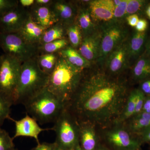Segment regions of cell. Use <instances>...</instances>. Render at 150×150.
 <instances>
[{
  "label": "cell",
  "mask_w": 150,
  "mask_h": 150,
  "mask_svg": "<svg viewBox=\"0 0 150 150\" xmlns=\"http://www.w3.org/2000/svg\"><path fill=\"white\" fill-rule=\"evenodd\" d=\"M129 94L124 85L103 73L86 76L83 72L79 87L66 107L79 123L106 126L118 122Z\"/></svg>",
  "instance_id": "obj_1"
},
{
  "label": "cell",
  "mask_w": 150,
  "mask_h": 150,
  "mask_svg": "<svg viewBox=\"0 0 150 150\" xmlns=\"http://www.w3.org/2000/svg\"><path fill=\"white\" fill-rule=\"evenodd\" d=\"M83 72L59 54L56 67L49 76L46 88L66 106L79 87Z\"/></svg>",
  "instance_id": "obj_2"
},
{
  "label": "cell",
  "mask_w": 150,
  "mask_h": 150,
  "mask_svg": "<svg viewBox=\"0 0 150 150\" xmlns=\"http://www.w3.org/2000/svg\"><path fill=\"white\" fill-rule=\"evenodd\" d=\"M49 76L39 68L36 57L23 63L14 97V105L23 104L46 88Z\"/></svg>",
  "instance_id": "obj_3"
},
{
  "label": "cell",
  "mask_w": 150,
  "mask_h": 150,
  "mask_svg": "<svg viewBox=\"0 0 150 150\" xmlns=\"http://www.w3.org/2000/svg\"><path fill=\"white\" fill-rule=\"evenodd\" d=\"M23 104L26 113L41 124L54 123L66 107V105L46 87Z\"/></svg>",
  "instance_id": "obj_4"
},
{
  "label": "cell",
  "mask_w": 150,
  "mask_h": 150,
  "mask_svg": "<svg viewBox=\"0 0 150 150\" xmlns=\"http://www.w3.org/2000/svg\"><path fill=\"white\" fill-rule=\"evenodd\" d=\"M54 123L52 128L56 137L54 143L62 149L71 150L79 142L77 119L66 106Z\"/></svg>",
  "instance_id": "obj_5"
},
{
  "label": "cell",
  "mask_w": 150,
  "mask_h": 150,
  "mask_svg": "<svg viewBox=\"0 0 150 150\" xmlns=\"http://www.w3.org/2000/svg\"><path fill=\"white\" fill-rule=\"evenodd\" d=\"M38 46L27 43L18 33H0V48L4 54L17 59L22 64L40 55Z\"/></svg>",
  "instance_id": "obj_6"
},
{
  "label": "cell",
  "mask_w": 150,
  "mask_h": 150,
  "mask_svg": "<svg viewBox=\"0 0 150 150\" xmlns=\"http://www.w3.org/2000/svg\"><path fill=\"white\" fill-rule=\"evenodd\" d=\"M1 56L0 91L11 98L14 103V97L22 64L17 59L6 54Z\"/></svg>",
  "instance_id": "obj_7"
},
{
  "label": "cell",
  "mask_w": 150,
  "mask_h": 150,
  "mask_svg": "<svg viewBox=\"0 0 150 150\" xmlns=\"http://www.w3.org/2000/svg\"><path fill=\"white\" fill-rule=\"evenodd\" d=\"M101 32L98 59L103 60L115 47L126 40L127 31L123 25L114 23L107 25Z\"/></svg>",
  "instance_id": "obj_8"
},
{
  "label": "cell",
  "mask_w": 150,
  "mask_h": 150,
  "mask_svg": "<svg viewBox=\"0 0 150 150\" xmlns=\"http://www.w3.org/2000/svg\"><path fill=\"white\" fill-rule=\"evenodd\" d=\"M29 17L28 8H25L18 4L0 17V33L18 32Z\"/></svg>",
  "instance_id": "obj_9"
},
{
  "label": "cell",
  "mask_w": 150,
  "mask_h": 150,
  "mask_svg": "<svg viewBox=\"0 0 150 150\" xmlns=\"http://www.w3.org/2000/svg\"><path fill=\"white\" fill-rule=\"evenodd\" d=\"M9 120L13 122L15 126V132L13 139L19 137H27L33 138L37 142V144H40L39 142V134L44 131L53 130V128H41L38 125L37 121L32 117L26 113L23 118L19 120H16L11 116Z\"/></svg>",
  "instance_id": "obj_10"
},
{
  "label": "cell",
  "mask_w": 150,
  "mask_h": 150,
  "mask_svg": "<svg viewBox=\"0 0 150 150\" xmlns=\"http://www.w3.org/2000/svg\"><path fill=\"white\" fill-rule=\"evenodd\" d=\"M106 137L108 142L118 150H139L142 143L139 137L120 128L110 131Z\"/></svg>",
  "instance_id": "obj_11"
},
{
  "label": "cell",
  "mask_w": 150,
  "mask_h": 150,
  "mask_svg": "<svg viewBox=\"0 0 150 150\" xmlns=\"http://www.w3.org/2000/svg\"><path fill=\"white\" fill-rule=\"evenodd\" d=\"M50 6L57 23L66 27L76 23L77 4L64 0H53Z\"/></svg>",
  "instance_id": "obj_12"
},
{
  "label": "cell",
  "mask_w": 150,
  "mask_h": 150,
  "mask_svg": "<svg viewBox=\"0 0 150 150\" xmlns=\"http://www.w3.org/2000/svg\"><path fill=\"white\" fill-rule=\"evenodd\" d=\"M106 59L107 68L110 73L118 74L122 71L129 60L126 40L115 47Z\"/></svg>",
  "instance_id": "obj_13"
},
{
  "label": "cell",
  "mask_w": 150,
  "mask_h": 150,
  "mask_svg": "<svg viewBox=\"0 0 150 150\" xmlns=\"http://www.w3.org/2000/svg\"><path fill=\"white\" fill-rule=\"evenodd\" d=\"M102 32H94L83 38L77 50L86 60L91 62L99 58Z\"/></svg>",
  "instance_id": "obj_14"
},
{
  "label": "cell",
  "mask_w": 150,
  "mask_h": 150,
  "mask_svg": "<svg viewBox=\"0 0 150 150\" xmlns=\"http://www.w3.org/2000/svg\"><path fill=\"white\" fill-rule=\"evenodd\" d=\"M93 21H110L113 19L115 6L112 0H96L88 2Z\"/></svg>",
  "instance_id": "obj_15"
},
{
  "label": "cell",
  "mask_w": 150,
  "mask_h": 150,
  "mask_svg": "<svg viewBox=\"0 0 150 150\" xmlns=\"http://www.w3.org/2000/svg\"><path fill=\"white\" fill-rule=\"evenodd\" d=\"M28 10L31 19L36 24L45 29L57 23L50 5L40 6L34 4L28 8Z\"/></svg>",
  "instance_id": "obj_16"
},
{
  "label": "cell",
  "mask_w": 150,
  "mask_h": 150,
  "mask_svg": "<svg viewBox=\"0 0 150 150\" xmlns=\"http://www.w3.org/2000/svg\"><path fill=\"white\" fill-rule=\"evenodd\" d=\"M45 29L35 23L30 16L18 33L27 43L39 46Z\"/></svg>",
  "instance_id": "obj_17"
},
{
  "label": "cell",
  "mask_w": 150,
  "mask_h": 150,
  "mask_svg": "<svg viewBox=\"0 0 150 150\" xmlns=\"http://www.w3.org/2000/svg\"><path fill=\"white\" fill-rule=\"evenodd\" d=\"M147 40L146 33L136 31L127 42L129 59H138L142 54Z\"/></svg>",
  "instance_id": "obj_18"
},
{
  "label": "cell",
  "mask_w": 150,
  "mask_h": 150,
  "mask_svg": "<svg viewBox=\"0 0 150 150\" xmlns=\"http://www.w3.org/2000/svg\"><path fill=\"white\" fill-rule=\"evenodd\" d=\"M79 144L83 150H95L96 146L95 133L92 125L79 123Z\"/></svg>",
  "instance_id": "obj_19"
},
{
  "label": "cell",
  "mask_w": 150,
  "mask_h": 150,
  "mask_svg": "<svg viewBox=\"0 0 150 150\" xmlns=\"http://www.w3.org/2000/svg\"><path fill=\"white\" fill-rule=\"evenodd\" d=\"M58 53L65 58L73 67L78 69L84 71L90 67L91 62L86 60L80 54L77 49L73 48L70 45Z\"/></svg>",
  "instance_id": "obj_20"
},
{
  "label": "cell",
  "mask_w": 150,
  "mask_h": 150,
  "mask_svg": "<svg viewBox=\"0 0 150 150\" xmlns=\"http://www.w3.org/2000/svg\"><path fill=\"white\" fill-rule=\"evenodd\" d=\"M76 22L80 28L83 38L94 32L93 21L88 7L78 5Z\"/></svg>",
  "instance_id": "obj_21"
},
{
  "label": "cell",
  "mask_w": 150,
  "mask_h": 150,
  "mask_svg": "<svg viewBox=\"0 0 150 150\" xmlns=\"http://www.w3.org/2000/svg\"><path fill=\"white\" fill-rule=\"evenodd\" d=\"M132 76L134 80L140 82L150 77V58L145 51L134 65Z\"/></svg>",
  "instance_id": "obj_22"
},
{
  "label": "cell",
  "mask_w": 150,
  "mask_h": 150,
  "mask_svg": "<svg viewBox=\"0 0 150 150\" xmlns=\"http://www.w3.org/2000/svg\"><path fill=\"white\" fill-rule=\"evenodd\" d=\"M67 28L64 25L57 23L46 28L43 32L39 46L54 40L67 38Z\"/></svg>",
  "instance_id": "obj_23"
},
{
  "label": "cell",
  "mask_w": 150,
  "mask_h": 150,
  "mask_svg": "<svg viewBox=\"0 0 150 150\" xmlns=\"http://www.w3.org/2000/svg\"><path fill=\"white\" fill-rule=\"evenodd\" d=\"M129 129L136 134L150 128V113L142 112L131 118Z\"/></svg>",
  "instance_id": "obj_24"
},
{
  "label": "cell",
  "mask_w": 150,
  "mask_h": 150,
  "mask_svg": "<svg viewBox=\"0 0 150 150\" xmlns=\"http://www.w3.org/2000/svg\"><path fill=\"white\" fill-rule=\"evenodd\" d=\"M59 53L40 54L36 57L40 69L50 76L56 67Z\"/></svg>",
  "instance_id": "obj_25"
},
{
  "label": "cell",
  "mask_w": 150,
  "mask_h": 150,
  "mask_svg": "<svg viewBox=\"0 0 150 150\" xmlns=\"http://www.w3.org/2000/svg\"><path fill=\"white\" fill-rule=\"evenodd\" d=\"M69 45V43L67 38L54 40L38 46L39 54L40 55L58 53Z\"/></svg>",
  "instance_id": "obj_26"
},
{
  "label": "cell",
  "mask_w": 150,
  "mask_h": 150,
  "mask_svg": "<svg viewBox=\"0 0 150 150\" xmlns=\"http://www.w3.org/2000/svg\"><path fill=\"white\" fill-rule=\"evenodd\" d=\"M67 35L70 46L78 49L82 43L83 37L80 28L76 23L67 26Z\"/></svg>",
  "instance_id": "obj_27"
},
{
  "label": "cell",
  "mask_w": 150,
  "mask_h": 150,
  "mask_svg": "<svg viewBox=\"0 0 150 150\" xmlns=\"http://www.w3.org/2000/svg\"><path fill=\"white\" fill-rule=\"evenodd\" d=\"M138 88L132 91L129 94L123 114L118 122H121L129 119L134 116L136 109L137 96H138Z\"/></svg>",
  "instance_id": "obj_28"
},
{
  "label": "cell",
  "mask_w": 150,
  "mask_h": 150,
  "mask_svg": "<svg viewBox=\"0 0 150 150\" xmlns=\"http://www.w3.org/2000/svg\"><path fill=\"white\" fill-rule=\"evenodd\" d=\"M13 105V100L0 91V128L5 120L10 116L11 108Z\"/></svg>",
  "instance_id": "obj_29"
},
{
  "label": "cell",
  "mask_w": 150,
  "mask_h": 150,
  "mask_svg": "<svg viewBox=\"0 0 150 150\" xmlns=\"http://www.w3.org/2000/svg\"><path fill=\"white\" fill-rule=\"evenodd\" d=\"M15 149L13 139L6 131L0 128V150H14Z\"/></svg>",
  "instance_id": "obj_30"
},
{
  "label": "cell",
  "mask_w": 150,
  "mask_h": 150,
  "mask_svg": "<svg viewBox=\"0 0 150 150\" xmlns=\"http://www.w3.org/2000/svg\"><path fill=\"white\" fill-rule=\"evenodd\" d=\"M146 1L143 0H129L126 8V15L136 14L146 4Z\"/></svg>",
  "instance_id": "obj_31"
},
{
  "label": "cell",
  "mask_w": 150,
  "mask_h": 150,
  "mask_svg": "<svg viewBox=\"0 0 150 150\" xmlns=\"http://www.w3.org/2000/svg\"><path fill=\"white\" fill-rule=\"evenodd\" d=\"M18 4V0H0V17Z\"/></svg>",
  "instance_id": "obj_32"
},
{
  "label": "cell",
  "mask_w": 150,
  "mask_h": 150,
  "mask_svg": "<svg viewBox=\"0 0 150 150\" xmlns=\"http://www.w3.org/2000/svg\"><path fill=\"white\" fill-rule=\"evenodd\" d=\"M128 1L129 0H122L121 4L115 8L113 13V19L121 18L126 15Z\"/></svg>",
  "instance_id": "obj_33"
},
{
  "label": "cell",
  "mask_w": 150,
  "mask_h": 150,
  "mask_svg": "<svg viewBox=\"0 0 150 150\" xmlns=\"http://www.w3.org/2000/svg\"><path fill=\"white\" fill-rule=\"evenodd\" d=\"M146 96L138 88V96L134 116L142 112Z\"/></svg>",
  "instance_id": "obj_34"
},
{
  "label": "cell",
  "mask_w": 150,
  "mask_h": 150,
  "mask_svg": "<svg viewBox=\"0 0 150 150\" xmlns=\"http://www.w3.org/2000/svg\"><path fill=\"white\" fill-rule=\"evenodd\" d=\"M139 89L146 96H150V77L140 82Z\"/></svg>",
  "instance_id": "obj_35"
},
{
  "label": "cell",
  "mask_w": 150,
  "mask_h": 150,
  "mask_svg": "<svg viewBox=\"0 0 150 150\" xmlns=\"http://www.w3.org/2000/svg\"><path fill=\"white\" fill-rule=\"evenodd\" d=\"M137 135L142 143H150V128L142 131Z\"/></svg>",
  "instance_id": "obj_36"
},
{
  "label": "cell",
  "mask_w": 150,
  "mask_h": 150,
  "mask_svg": "<svg viewBox=\"0 0 150 150\" xmlns=\"http://www.w3.org/2000/svg\"><path fill=\"white\" fill-rule=\"evenodd\" d=\"M148 23L147 21L145 19H139V21L135 28L137 32H146V30L147 29Z\"/></svg>",
  "instance_id": "obj_37"
},
{
  "label": "cell",
  "mask_w": 150,
  "mask_h": 150,
  "mask_svg": "<svg viewBox=\"0 0 150 150\" xmlns=\"http://www.w3.org/2000/svg\"><path fill=\"white\" fill-rule=\"evenodd\" d=\"M55 143H43L37 144L35 147L31 150H54Z\"/></svg>",
  "instance_id": "obj_38"
},
{
  "label": "cell",
  "mask_w": 150,
  "mask_h": 150,
  "mask_svg": "<svg viewBox=\"0 0 150 150\" xmlns=\"http://www.w3.org/2000/svg\"><path fill=\"white\" fill-rule=\"evenodd\" d=\"M139 18L137 14L130 15L126 17V20L129 25L131 27H135L137 25Z\"/></svg>",
  "instance_id": "obj_39"
},
{
  "label": "cell",
  "mask_w": 150,
  "mask_h": 150,
  "mask_svg": "<svg viewBox=\"0 0 150 150\" xmlns=\"http://www.w3.org/2000/svg\"><path fill=\"white\" fill-rule=\"evenodd\" d=\"M19 5L25 8H28L35 4V0H18Z\"/></svg>",
  "instance_id": "obj_40"
},
{
  "label": "cell",
  "mask_w": 150,
  "mask_h": 150,
  "mask_svg": "<svg viewBox=\"0 0 150 150\" xmlns=\"http://www.w3.org/2000/svg\"><path fill=\"white\" fill-rule=\"evenodd\" d=\"M142 112L150 113V96H146Z\"/></svg>",
  "instance_id": "obj_41"
},
{
  "label": "cell",
  "mask_w": 150,
  "mask_h": 150,
  "mask_svg": "<svg viewBox=\"0 0 150 150\" xmlns=\"http://www.w3.org/2000/svg\"><path fill=\"white\" fill-rule=\"evenodd\" d=\"M53 0H35V4L40 6H47L51 4Z\"/></svg>",
  "instance_id": "obj_42"
},
{
  "label": "cell",
  "mask_w": 150,
  "mask_h": 150,
  "mask_svg": "<svg viewBox=\"0 0 150 150\" xmlns=\"http://www.w3.org/2000/svg\"><path fill=\"white\" fill-rule=\"evenodd\" d=\"M144 51L150 58V38L149 40L147 39V40L146 46H145Z\"/></svg>",
  "instance_id": "obj_43"
},
{
  "label": "cell",
  "mask_w": 150,
  "mask_h": 150,
  "mask_svg": "<svg viewBox=\"0 0 150 150\" xmlns=\"http://www.w3.org/2000/svg\"><path fill=\"white\" fill-rule=\"evenodd\" d=\"M71 150H83L82 149V148H81L80 145L79 144V143H78L76 145V146L73 148V149H72Z\"/></svg>",
  "instance_id": "obj_44"
},
{
  "label": "cell",
  "mask_w": 150,
  "mask_h": 150,
  "mask_svg": "<svg viewBox=\"0 0 150 150\" xmlns=\"http://www.w3.org/2000/svg\"><path fill=\"white\" fill-rule=\"evenodd\" d=\"M122 0H114V1H113V3H114L115 8L120 4L121 2H122Z\"/></svg>",
  "instance_id": "obj_45"
},
{
  "label": "cell",
  "mask_w": 150,
  "mask_h": 150,
  "mask_svg": "<svg viewBox=\"0 0 150 150\" xmlns=\"http://www.w3.org/2000/svg\"><path fill=\"white\" fill-rule=\"evenodd\" d=\"M146 13L149 18L150 19V5L148 6L146 10Z\"/></svg>",
  "instance_id": "obj_46"
},
{
  "label": "cell",
  "mask_w": 150,
  "mask_h": 150,
  "mask_svg": "<svg viewBox=\"0 0 150 150\" xmlns=\"http://www.w3.org/2000/svg\"><path fill=\"white\" fill-rule=\"evenodd\" d=\"M54 150H65L64 149H62V148L59 147L55 144V147H54Z\"/></svg>",
  "instance_id": "obj_47"
},
{
  "label": "cell",
  "mask_w": 150,
  "mask_h": 150,
  "mask_svg": "<svg viewBox=\"0 0 150 150\" xmlns=\"http://www.w3.org/2000/svg\"><path fill=\"white\" fill-rule=\"evenodd\" d=\"M1 56H0V64H1Z\"/></svg>",
  "instance_id": "obj_48"
},
{
  "label": "cell",
  "mask_w": 150,
  "mask_h": 150,
  "mask_svg": "<svg viewBox=\"0 0 150 150\" xmlns=\"http://www.w3.org/2000/svg\"><path fill=\"white\" fill-rule=\"evenodd\" d=\"M104 150V149H100V150Z\"/></svg>",
  "instance_id": "obj_49"
},
{
  "label": "cell",
  "mask_w": 150,
  "mask_h": 150,
  "mask_svg": "<svg viewBox=\"0 0 150 150\" xmlns=\"http://www.w3.org/2000/svg\"><path fill=\"white\" fill-rule=\"evenodd\" d=\"M14 150H17V149H14Z\"/></svg>",
  "instance_id": "obj_50"
}]
</instances>
